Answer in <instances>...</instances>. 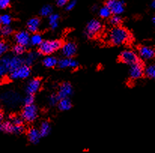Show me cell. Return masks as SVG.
Instances as JSON below:
<instances>
[{"instance_id": "obj_1", "label": "cell", "mask_w": 155, "mask_h": 153, "mask_svg": "<svg viewBox=\"0 0 155 153\" xmlns=\"http://www.w3.org/2000/svg\"><path fill=\"white\" fill-rule=\"evenodd\" d=\"M108 40L114 45H121L130 40V33L126 29L116 26L110 31Z\"/></svg>"}, {"instance_id": "obj_2", "label": "cell", "mask_w": 155, "mask_h": 153, "mask_svg": "<svg viewBox=\"0 0 155 153\" xmlns=\"http://www.w3.org/2000/svg\"><path fill=\"white\" fill-rule=\"evenodd\" d=\"M63 47V44L59 40L45 41L38 47V52L42 55H51L55 51L60 50Z\"/></svg>"}, {"instance_id": "obj_3", "label": "cell", "mask_w": 155, "mask_h": 153, "mask_svg": "<svg viewBox=\"0 0 155 153\" xmlns=\"http://www.w3.org/2000/svg\"><path fill=\"white\" fill-rule=\"evenodd\" d=\"M37 116H38V110L34 104L24 107L22 114H21L23 120L27 123H32L34 120H35Z\"/></svg>"}, {"instance_id": "obj_4", "label": "cell", "mask_w": 155, "mask_h": 153, "mask_svg": "<svg viewBox=\"0 0 155 153\" xmlns=\"http://www.w3.org/2000/svg\"><path fill=\"white\" fill-rule=\"evenodd\" d=\"M102 29V24L97 20H91L87 24L86 28V35L88 38H93L100 32Z\"/></svg>"}, {"instance_id": "obj_5", "label": "cell", "mask_w": 155, "mask_h": 153, "mask_svg": "<svg viewBox=\"0 0 155 153\" xmlns=\"http://www.w3.org/2000/svg\"><path fill=\"white\" fill-rule=\"evenodd\" d=\"M120 60L122 62L125 64L130 65V66L135 63L138 62L139 61V59L138 56L132 50H124L120 54Z\"/></svg>"}, {"instance_id": "obj_6", "label": "cell", "mask_w": 155, "mask_h": 153, "mask_svg": "<svg viewBox=\"0 0 155 153\" xmlns=\"http://www.w3.org/2000/svg\"><path fill=\"white\" fill-rule=\"evenodd\" d=\"M124 3L120 0H107L105 5L108 6L111 13L114 15H119L124 11Z\"/></svg>"}, {"instance_id": "obj_7", "label": "cell", "mask_w": 155, "mask_h": 153, "mask_svg": "<svg viewBox=\"0 0 155 153\" xmlns=\"http://www.w3.org/2000/svg\"><path fill=\"white\" fill-rule=\"evenodd\" d=\"M145 74V69L143 64L139 60L138 62L132 65L130 69V77L133 80H137L141 78Z\"/></svg>"}, {"instance_id": "obj_8", "label": "cell", "mask_w": 155, "mask_h": 153, "mask_svg": "<svg viewBox=\"0 0 155 153\" xmlns=\"http://www.w3.org/2000/svg\"><path fill=\"white\" fill-rule=\"evenodd\" d=\"M31 70L29 66L24 65L17 71L12 72L10 73V77L13 80L16 79H26L30 75Z\"/></svg>"}, {"instance_id": "obj_9", "label": "cell", "mask_w": 155, "mask_h": 153, "mask_svg": "<svg viewBox=\"0 0 155 153\" xmlns=\"http://www.w3.org/2000/svg\"><path fill=\"white\" fill-rule=\"evenodd\" d=\"M30 38L31 37L29 36V34L27 32L21 31L15 35V41L17 43V44L26 47L30 44Z\"/></svg>"}, {"instance_id": "obj_10", "label": "cell", "mask_w": 155, "mask_h": 153, "mask_svg": "<svg viewBox=\"0 0 155 153\" xmlns=\"http://www.w3.org/2000/svg\"><path fill=\"white\" fill-rule=\"evenodd\" d=\"M73 89H72V85L69 83H63L59 88L58 94L60 99H63V98H68L72 94Z\"/></svg>"}, {"instance_id": "obj_11", "label": "cell", "mask_w": 155, "mask_h": 153, "mask_svg": "<svg viewBox=\"0 0 155 153\" xmlns=\"http://www.w3.org/2000/svg\"><path fill=\"white\" fill-rule=\"evenodd\" d=\"M77 51V47L73 42L66 43L62 47V53L66 58H72L75 55Z\"/></svg>"}, {"instance_id": "obj_12", "label": "cell", "mask_w": 155, "mask_h": 153, "mask_svg": "<svg viewBox=\"0 0 155 153\" xmlns=\"http://www.w3.org/2000/svg\"><path fill=\"white\" fill-rule=\"evenodd\" d=\"M139 56L144 60L152 59L155 57V50L153 48L147 46L141 47L139 50Z\"/></svg>"}, {"instance_id": "obj_13", "label": "cell", "mask_w": 155, "mask_h": 153, "mask_svg": "<svg viewBox=\"0 0 155 153\" xmlns=\"http://www.w3.org/2000/svg\"><path fill=\"white\" fill-rule=\"evenodd\" d=\"M41 86V80L39 79H32L28 83L26 91L28 95H34L36 93Z\"/></svg>"}, {"instance_id": "obj_14", "label": "cell", "mask_w": 155, "mask_h": 153, "mask_svg": "<svg viewBox=\"0 0 155 153\" xmlns=\"http://www.w3.org/2000/svg\"><path fill=\"white\" fill-rule=\"evenodd\" d=\"M58 66L60 69H66V68L75 69L78 66V63L72 58H65L58 61Z\"/></svg>"}, {"instance_id": "obj_15", "label": "cell", "mask_w": 155, "mask_h": 153, "mask_svg": "<svg viewBox=\"0 0 155 153\" xmlns=\"http://www.w3.org/2000/svg\"><path fill=\"white\" fill-rule=\"evenodd\" d=\"M27 135L29 141L32 144H37V143H39L40 139L41 137L39 130L36 129V128L29 129V131H28Z\"/></svg>"}, {"instance_id": "obj_16", "label": "cell", "mask_w": 155, "mask_h": 153, "mask_svg": "<svg viewBox=\"0 0 155 153\" xmlns=\"http://www.w3.org/2000/svg\"><path fill=\"white\" fill-rule=\"evenodd\" d=\"M10 60L8 56L3 57L0 62V75L5 76L7 73L10 72Z\"/></svg>"}, {"instance_id": "obj_17", "label": "cell", "mask_w": 155, "mask_h": 153, "mask_svg": "<svg viewBox=\"0 0 155 153\" xmlns=\"http://www.w3.org/2000/svg\"><path fill=\"white\" fill-rule=\"evenodd\" d=\"M24 60L18 56H14L10 60V73L17 71L22 65H24Z\"/></svg>"}, {"instance_id": "obj_18", "label": "cell", "mask_w": 155, "mask_h": 153, "mask_svg": "<svg viewBox=\"0 0 155 153\" xmlns=\"http://www.w3.org/2000/svg\"><path fill=\"white\" fill-rule=\"evenodd\" d=\"M40 23H41V21L38 18H32L29 19L27 22V28L29 32L35 33L38 31Z\"/></svg>"}, {"instance_id": "obj_19", "label": "cell", "mask_w": 155, "mask_h": 153, "mask_svg": "<svg viewBox=\"0 0 155 153\" xmlns=\"http://www.w3.org/2000/svg\"><path fill=\"white\" fill-rule=\"evenodd\" d=\"M72 102L69 98L60 99L58 103V108L62 111L69 110L72 108Z\"/></svg>"}, {"instance_id": "obj_20", "label": "cell", "mask_w": 155, "mask_h": 153, "mask_svg": "<svg viewBox=\"0 0 155 153\" xmlns=\"http://www.w3.org/2000/svg\"><path fill=\"white\" fill-rule=\"evenodd\" d=\"M43 65L46 68H54L58 65V61L54 56H48L43 59Z\"/></svg>"}, {"instance_id": "obj_21", "label": "cell", "mask_w": 155, "mask_h": 153, "mask_svg": "<svg viewBox=\"0 0 155 153\" xmlns=\"http://www.w3.org/2000/svg\"><path fill=\"white\" fill-rule=\"evenodd\" d=\"M14 128L15 125L12 124V122H5L2 123L0 126V129L4 133H9V134H14Z\"/></svg>"}, {"instance_id": "obj_22", "label": "cell", "mask_w": 155, "mask_h": 153, "mask_svg": "<svg viewBox=\"0 0 155 153\" xmlns=\"http://www.w3.org/2000/svg\"><path fill=\"white\" fill-rule=\"evenodd\" d=\"M40 134H41V137H47L51 132V126L48 122H43L40 126Z\"/></svg>"}, {"instance_id": "obj_23", "label": "cell", "mask_w": 155, "mask_h": 153, "mask_svg": "<svg viewBox=\"0 0 155 153\" xmlns=\"http://www.w3.org/2000/svg\"><path fill=\"white\" fill-rule=\"evenodd\" d=\"M60 16L57 14H51L49 16V24H50L51 28L52 29H57L58 26V20Z\"/></svg>"}, {"instance_id": "obj_24", "label": "cell", "mask_w": 155, "mask_h": 153, "mask_svg": "<svg viewBox=\"0 0 155 153\" xmlns=\"http://www.w3.org/2000/svg\"><path fill=\"white\" fill-rule=\"evenodd\" d=\"M39 55V53H36V52H31L28 54L27 57L25 60H24V63L25 65L28 66H30L33 63V62L35 61V59H37V57Z\"/></svg>"}, {"instance_id": "obj_25", "label": "cell", "mask_w": 155, "mask_h": 153, "mask_svg": "<svg viewBox=\"0 0 155 153\" xmlns=\"http://www.w3.org/2000/svg\"><path fill=\"white\" fill-rule=\"evenodd\" d=\"M43 42L42 37L39 34H34L30 38V44L33 46H40Z\"/></svg>"}, {"instance_id": "obj_26", "label": "cell", "mask_w": 155, "mask_h": 153, "mask_svg": "<svg viewBox=\"0 0 155 153\" xmlns=\"http://www.w3.org/2000/svg\"><path fill=\"white\" fill-rule=\"evenodd\" d=\"M145 74L147 77L149 78L155 80V64H152L148 65L145 69Z\"/></svg>"}, {"instance_id": "obj_27", "label": "cell", "mask_w": 155, "mask_h": 153, "mask_svg": "<svg viewBox=\"0 0 155 153\" xmlns=\"http://www.w3.org/2000/svg\"><path fill=\"white\" fill-rule=\"evenodd\" d=\"M99 14H100V16L101 17V18H111V14L112 13H111V10L109 9V8H108V6L105 5L100 8Z\"/></svg>"}, {"instance_id": "obj_28", "label": "cell", "mask_w": 155, "mask_h": 153, "mask_svg": "<svg viewBox=\"0 0 155 153\" xmlns=\"http://www.w3.org/2000/svg\"><path fill=\"white\" fill-rule=\"evenodd\" d=\"M0 23L2 26H9L12 23V18L8 14H3L0 17Z\"/></svg>"}, {"instance_id": "obj_29", "label": "cell", "mask_w": 155, "mask_h": 153, "mask_svg": "<svg viewBox=\"0 0 155 153\" xmlns=\"http://www.w3.org/2000/svg\"><path fill=\"white\" fill-rule=\"evenodd\" d=\"M12 51H13V53L16 56L22 55L24 53V51H25V47H24L22 45H19V44H17V45L14 46L13 48H12Z\"/></svg>"}, {"instance_id": "obj_30", "label": "cell", "mask_w": 155, "mask_h": 153, "mask_svg": "<svg viewBox=\"0 0 155 153\" xmlns=\"http://www.w3.org/2000/svg\"><path fill=\"white\" fill-rule=\"evenodd\" d=\"M41 16H50L52 14V8L51 5H45L43 6L42 8L41 9Z\"/></svg>"}, {"instance_id": "obj_31", "label": "cell", "mask_w": 155, "mask_h": 153, "mask_svg": "<svg viewBox=\"0 0 155 153\" xmlns=\"http://www.w3.org/2000/svg\"><path fill=\"white\" fill-rule=\"evenodd\" d=\"M121 18L118 15H114L110 18V24L114 26H119L120 24H121Z\"/></svg>"}, {"instance_id": "obj_32", "label": "cell", "mask_w": 155, "mask_h": 153, "mask_svg": "<svg viewBox=\"0 0 155 153\" xmlns=\"http://www.w3.org/2000/svg\"><path fill=\"white\" fill-rule=\"evenodd\" d=\"M12 33V29L9 26H2L1 28V35L7 37Z\"/></svg>"}, {"instance_id": "obj_33", "label": "cell", "mask_w": 155, "mask_h": 153, "mask_svg": "<svg viewBox=\"0 0 155 153\" xmlns=\"http://www.w3.org/2000/svg\"><path fill=\"white\" fill-rule=\"evenodd\" d=\"M60 100V98H59L58 95H52L49 97L48 102H49V104H50V105H51V106H55L57 104L59 103Z\"/></svg>"}, {"instance_id": "obj_34", "label": "cell", "mask_w": 155, "mask_h": 153, "mask_svg": "<svg viewBox=\"0 0 155 153\" xmlns=\"http://www.w3.org/2000/svg\"><path fill=\"white\" fill-rule=\"evenodd\" d=\"M24 103L25 106L28 105H32L34 103V95H27L24 99Z\"/></svg>"}, {"instance_id": "obj_35", "label": "cell", "mask_w": 155, "mask_h": 153, "mask_svg": "<svg viewBox=\"0 0 155 153\" xmlns=\"http://www.w3.org/2000/svg\"><path fill=\"white\" fill-rule=\"evenodd\" d=\"M12 123L15 126H23L24 120L22 118H19V117H14L12 120Z\"/></svg>"}, {"instance_id": "obj_36", "label": "cell", "mask_w": 155, "mask_h": 153, "mask_svg": "<svg viewBox=\"0 0 155 153\" xmlns=\"http://www.w3.org/2000/svg\"><path fill=\"white\" fill-rule=\"evenodd\" d=\"M8 47L7 44H5V42L2 41L0 43V54L1 55H3V54L5 53L8 51Z\"/></svg>"}, {"instance_id": "obj_37", "label": "cell", "mask_w": 155, "mask_h": 153, "mask_svg": "<svg viewBox=\"0 0 155 153\" xmlns=\"http://www.w3.org/2000/svg\"><path fill=\"white\" fill-rule=\"evenodd\" d=\"M10 5V0H0V8L1 9H5L8 8Z\"/></svg>"}, {"instance_id": "obj_38", "label": "cell", "mask_w": 155, "mask_h": 153, "mask_svg": "<svg viewBox=\"0 0 155 153\" xmlns=\"http://www.w3.org/2000/svg\"><path fill=\"white\" fill-rule=\"evenodd\" d=\"M75 4H76V1H75V0H72V1L69 2V3H68L67 6H66V11L72 10V9L75 6Z\"/></svg>"}, {"instance_id": "obj_39", "label": "cell", "mask_w": 155, "mask_h": 153, "mask_svg": "<svg viewBox=\"0 0 155 153\" xmlns=\"http://www.w3.org/2000/svg\"><path fill=\"white\" fill-rule=\"evenodd\" d=\"M69 1V0H57L56 2H57V6H59V7H63V6L66 5Z\"/></svg>"}, {"instance_id": "obj_40", "label": "cell", "mask_w": 155, "mask_h": 153, "mask_svg": "<svg viewBox=\"0 0 155 153\" xmlns=\"http://www.w3.org/2000/svg\"><path fill=\"white\" fill-rule=\"evenodd\" d=\"M151 7L155 8V0H154V1L152 2V3H151Z\"/></svg>"}, {"instance_id": "obj_41", "label": "cell", "mask_w": 155, "mask_h": 153, "mask_svg": "<svg viewBox=\"0 0 155 153\" xmlns=\"http://www.w3.org/2000/svg\"><path fill=\"white\" fill-rule=\"evenodd\" d=\"M2 119H3V116H2V113H1V114H0V120H2Z\"/></svg>"}, {"instance_id": "obj_42", "label": "cell", "mask_w": 155, "mask_h": 153, "mask_svg": "<svg viewBox=\"0 0 155 153\" xmlns=\"http://www.w3.org/2000/svg\"><path fill=\"white\" fill-rule=\"evenodd\" d=\"M152 21H153V23H154V24H155V16L154 17V18H153Z\"/></svg>"}]
</instances>
